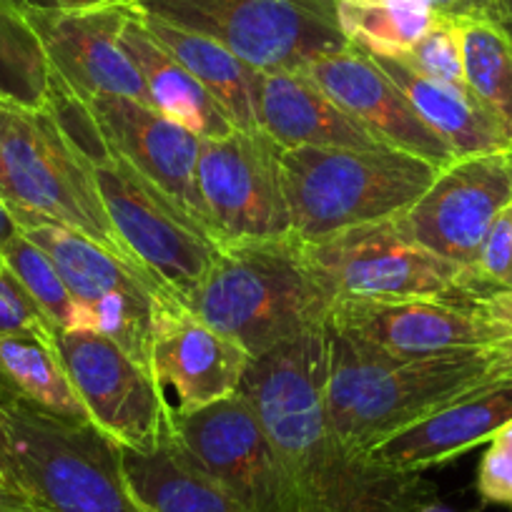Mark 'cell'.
Listing matches in <instances>:
<instances>
[{"mask_svg":"<svg viewBox=\"0 0 512 512\" xmlns=\"http://www.w3.org/2000/svg\"><path fill=\"white\" fill-rule=\"evenodd\" d=\"M329 329L251 359L239 392L262 420L299 512H422L437 487L352 450L327 417Z\"/></svg>","mask_w":512,"mask_h":512,"instance_id":"6da1fadb","label":"cell"},{"mask_svg":"<svg viewBox=\"0 0 512 512\" xmlns=\"http://www.w3.org/2000/svg\"><path fill=\"white\" fill-rule=\"evenodd\" d=\"M512 374V347L387 359L329 332L327 417L342 442L367 455L387 437Z\"/></svg>","mask_w":512,"mask_h":512,"instance_id":"7a4b0ae2","label":"cell"},{"mask_svg":"<svg viewBox=\"0 0 512 512\" xmlns=\"http://www.w3.org/2000/svg\"><path fill=\"white\" fill-rule=\"evenodd\" d=\"M46 108L91 174L108 221L131 262L181 304L189 302L216 259L219 244L214 236L121 159L106 144L86 103L53 76Z\"/></svg>","mask_w":512,"mask_h":512,"instance_id":"3957f363","label":"cell"},{"mask_svg":"<svg viewBox=\"0 0 512 512\" xmlns=\"http://www.w3.org/2000/svg\"><path fill=\"white\" fill-rule=\"evenodd\" d=\"M184 307L241 344L251 359L327 327L332 312L294 234L219 246Z\"/></svg>","mask_w":512,"mask_h":512,"instance_id":"277c9868","label":"cell"},{"mask_svg":"<svg viewBox=\"0 0 512 512\" xmlns=\"http://www.w3.org/2000/svg\"><path fill=\"white\" fill-rule=\"evenodd\" d=\"M0 462L33 512H144L126 490L118 445L91 420L0 402Z\"/></svg>","mask_w":512,"mask_h":512,"instance_id":"5b68a950","label":"cell"},{"mask_svg":"<svg viewBox=\"0 0 512 512\" xmlns=\"http://www.w3.org/2000/svg\"><path fill=\"white\" fill-rule=\"evenodd\" d=\"M289 221L299 241L395 219L410 209L437 166L400 149H284L279 156Z\"/></svg>","mask_w":512,"mask_h":512,"instance_id":"8992f818","label":"cell"},{"mask_svg":"<svg viewBox=\"0 0 512 512\" xmlns=\"http://www.w3.org/2000/svg\"><path fill=\"white\" fill-rule=\"evenodd\" d=\"M131 11L211 38L256 71H302L349 48L334 0H134Z\"/></svg>","mask_w":512,"mask_h":512,"instance_id":"52a82bcc","label":"cell"},{"mask_svg":"<svg viewBox=\"0 0 512 512\" xmlns=\"http://www.w3.org/2000/svg\"><path fill=\"white\" fill-rule=\"evenodd\" d=\"M302 254L314 282L332 304L492 292L477 282L475 272L407 239L395 219L302 241Z\"/></svg>","mask_w":512,"mask_h":512,"instance_id":"ba28073f","label":"cell"},{"mask_svg":"<svg viewBox=\"0 0 512 512\" xmlns=\"http://www.w3.org/2000/svg\"><path fill=\"white\" fill-rule=\"evenodd\" d=\"M0 199L11 214L56 221L131 262L108 221L91 174L46 106L36 111L13 106L3 144Z\"/></svg>","mask_w":512,"mask_h":512,"instance_id":"9c48e42d","label":"cell"},{"mask_svg":"<svg viewBox=\"0 0 512 512\" xmlns=\"http://www.w3.org/2000/svg\"><path fill=\"white\" fill-rule=\"evenodd\" d=\"M13 219L23 236L51 256L71 297L88 312L91 332L111 339L146 372L154 374L151 337L156 314L161 304L174 302V294L131 262L68 226L23 214H13Z\"/></svg>","mask_w":512,"mask_h":512,"instance_id":"30bf717a","label":"cell"},{"mask_svg":"<svg viewBox=\"0 0 512 512\" xmlns=\"http://www.w3.org/2000/svg\"><path fill=\"white\" fill-rule=\"evenodd\" d=\"M282 146L264 131H234L201 139L196 186L216 244L269 241L292 236L282 186Z\"/></svg>","mask_w":512,"mask_h":512,"instance_id":"8fae6325","label":"cell"},{"mask_svg":"<svg viewBox=\"0 0 512 512\" xmlns=\"http://www.w3.org/2000/svg\"><path fill=\"white\" fill-rule=\"evenodd\" d=\"M56 349L103 435L139 452L159 447L174 425V405L154 374L101 334L56 332Z\"/></svg>","mask_w":512,"mask_h":512,"instance_id":"7c38bea8","label":"cell"},{"mask_svg":"<svg viewBox=\"0 0 512 512\" xmlns=\"http://www.w3.org/2000/svg\"><path fill=\"white\" fill-rule=\"evenodd\" d=\"M475 297L337 302L329 312L327 329L362 352L387 359L512 347V339L477 312Z\"/></svg>","mask_w":512,"mask_h":512,"instance_id":"4fadbf2b","label":"cell"},{"mask_svg":"<svg viewBox=\"0 0 512 512\" xmlns=\"http://www.w3.org/2000/svg\"><path fill=\"white\" fill-rule=\"evenodd\" d=\"M510 201L512 146H507L447 164L425 194L395 216V224L417 246L472 272L492 221Z\"/></svg>","mask_w":512,"mask_h":512,"instance_id":"5bb4252c","label":"cell"},{"mask_svg":"<svg viewBox=\"0 0 512 512\" xmlns=\"http://www.w3.org/2000/svg\"><path fill=\"white\" fill-rule=\"evenodd\" d=\"M174 432L186 452L249 512H299L277 450L241 392L201 410L174 407Z\"/></svg>","mask_w":512,"mask_h":512,"instance_id":"9a60e30c","label":"cell"},{"mask_svg":"<svg viewBox=\"0 0 512 512\" xmlns=\"http://www.w3.org/2000/svg\"><path fill=\"white\" fill-rule=\"evenodd\" d=\"M131 6L96 11L23 13L41 41L51 76L81 101L98 96L131 98L154 108L141 71L121 46V28Z\"/></svg>","mask_w":512,"mask_h":512,"instance_id":"2e32d148","label":"cell"},{"mask_svg":"<svg viewBox=\"0 0 512 512\" xmlns=\"http://www.w3.org/2000/svg\"><path fill=\"white\" fill-rule=\"evenodd\" d=\"M302 73L392 149L430 161L437 169L457 159L455 151L417 116L395 81L359 48L349 46L314 58Z\"/></svg>","mask_w":512,"mask_h":512,"instance_id":"e0dca14e","label":"cell"},{"mask_svg":"<svg viewBox=\"0 0 512 512\" xmlns=\"http://www.w3.org/2000/svg\"><path fill=\"white\" fill-rule=\"evenodd\" d=\"M83 103L91 111L106 144L209 231L196 186V164L201 154L199 136L156 108L131 98L98 96Z\"/></svg>","mask_w":512,"mask_h":512,"instance_id":"ac0fdd59","label":"cell"},{"mask_svg":"<svg viewBox=\"0 0 512 512\" xmlns=\"http://www.w3.org/2000/svg\"><path fill=\"white\" fill-rule=\"evenodd\" d=\"M249 362L241 344L181 302L161 304L151 337V369L164 390H174L176 410H201L239 392Z\"/></svg>","mask_w":512,"mask_h":512,"instance_id":"d6986e66","label":"cell"},{"mask_svg":"<svg viewBox=\"0 0 512 512\" xmlns=\"http://www.w3.org/2000/svg\"><path fill=\"white\" fill-rule=\"evenodd\" d=\"M512 422V374L485 390L465 397L447 410L387 437L367 452L382 465L407 472H425L490 442Z\"/></svg>","mask_w":512,"mask_h":512,"instance_id":"ffe728a7","label":"cell"},{"mask_svg":"<svg viewBox=\"0 0 512 512\" xmlns=\"http://www.w3.org/2000/svg\"><path fill=\"white\" fill-rule=\"evenodd\" d=\"M259 131L282 149H392L319 91L302 71L264 73Z\"/></svg>","mask_w":512,"mask_h":512,"instance_id":"44dd1931","label":"cell"},{"mask_svg":"<svg viewBox=\"0 0 512 512\" xmlns=\"http://www.w3.org/2000/svg\"><path fill=\"white\" fill-rule=\"evenodd\" d=\"M118 462L126 490L144 512H249L186 452L174 425L151 452L118 445Z\"/></svg>","mask_w":512,"mask_h":512,"instance_id":"7402d4cb","label":"cell"},{"mask_svg":"<svg viewBox=\"0 0 512 512\" xmlns=\"http://www.w3.org/2000/svg\"><path fill=\"white\" fill-rule=\"evenodd\" d=\"M367 56L395 81L417 116L455 151L457 159L512 146V131L507 123L472 91H457L430 81L402 58L372 56V53Z\"/></svg>","mask_w":512,"mask_h":512,"instance_id":"603a6c76","label":"cell"},{"mask_svg":"<svg viewBox=\"0 0 512 512\" xmlns=\"http://www.w3.org/2000/svg\"><path fill=\"white\" fill-rule=\"evenodd\" d=\"M118 41L141 71L156 111L164 113L179 126L189 128L191 134H196L199 139L216 141L234 134L236 128L224 113V108L146 31V26L134 11L128 13Z\"/></svg>","mask_w":512,"mask_h":512,"instance_id":"cb8c5ba5","label":"cell"},{"mask_svg":"<svg viewBox=\"0 0 512 512\" xmlns=\"http://www.w3.org/2000/svg\"><path fill=\"white\" fill-rule=\"evenodd\" d=\"M136 13V11H134ZM146 31L209 91V96L224 108L236 131H259V96H262V71L236 58L211 38L184 31L159 18L141 16Z\"/></svg>","mask_w":512,"mask_h":512,"instance_id":"d4e9b609","label":"cell"},{"mask_svg":"<svg viewBox=\"0 0 512 512\" xmlns=\"http://www.w3.org/2000/svg\"><path fill=\"white\" fill-rule=\"evenodd\" d=\"M0 402H21L71 420H88L58 357L56 339L41 334H0Z\"/></svg>","mask_w":512,"mask_h":512,"instance_id":"484cf974","label":"cell"},{"mask_svg":"<svg viewBox=\"0 0 512 512\" xmlns=\"http://www.w3.org/2000/svg\"><path fill=\"white\" fill-rule=\"evenodd\" d=\"M337 26L354 48L372 56H405L437 21L425 0H334Z\"/></svg>","mask_w":512,"mask_h":512,"instance_id":"4316f807","label":"cell"},{"mask_svg":"<svg viewBox=\"0 0 512 512\" xmlns=\"http://www.w3.org/2000/svg\"><path fill=\"white\" fill-rule=\"evenodd\" d=\"M0 262L6 264L8 272L26 289L28 297L36 302L56 332H91L88 312L71 297L56 264L41 246L18 231L0 249Z\"/></svg>","mask_w":512,"mask_h":512,"instance_id":"83f0119b","label":"cell"},{"mask_svg":"<svg viewBox=\"0 0 512 512\" xmlns=\"http://www.w3.org/2000/svg\"><path fill=\"white\" fill-rule=\"evenodd\" d=\"M51 96V66L26 16L0 6V98L21 108H43Z\"/></svg>","mask_w":512,"mask_h":512,"instance_id":"f1b7e54d","label":"cell"},{"mask_svg":"<svg viewBox=\"0 0 512 512\" xmlns=\"http://www.w3.org/2000/svg\"><path fill=\"white\" fill-rule=\"evenodd\" d=\"M460 23L467 88L512 131V43L490 18Z\"/></svg>","mask_w":512,"mask_h":512,"instance_id":"f546056e","label":"cell"},{"mask_svg":"<svg viewBox=\"0 0 512 512\" xmlns=\"http://www.w3.org/2000/svg\"><path fill=\"white\" fill-rule=\"evenodd\" d=\"M402 58L410 63L417 73L442 86L470 91L465 81V66H462V36L460 23L452 18H437L430 31L405 53Z\"/></svg>","mask_w":512,"mask_h":512,"instance_id":"4dcf8cb0","label":"cell"},{"mask_svg":"<svg viewBox=\"0 0 512 512\" xmlns=\"http://www.w3.org/2000/svg\"><path fill=\"white\" fill-rule=\"evenodd\" d=\"M472 272L485 289H512V201L492 221Z\"/></svg>","mask_w":512,"mask_h":512,"instance_id":"1f68e13d","label":"cell"},{"mask_svg":"<svg viewBox=\"0 0 512 512\" xmlns=\"http://www.w3.org/2000/svg\"><path fill=\"white\" fill-rule=\"evenodd\" d=\"M8 332H31L56 339V329L51 327V322L43 317L26 289L8 272L6 264L0 262V334Z\"/></svg>","mask_w":512,"mask_h":512,"instance_id":"d6a6232c","label":"cell"},{"mask_svg":"<svg viewBox=\"0 0 512 512\" xmlns=\"http://www.w3.org/2000/svg\"><path fill=\"white\" fill-rule=\"evenodd\" d=\"M477 492L492 505H512V452L490 442L477 470Z\"/></svg>","mask_w":512,"mask_h":512,"instance_id":"836d02e7","label":"cell"},{"mask_svg":"<svg viewBox=\"0 0 512 512\" xmlns=\"http://www.w3.org/2000/svg\"><path fill=\"white\" fill-rule=\"evenodd\" d=\"M472 302L487 322L500 327L512 339V289H492V292L477 294Z\"/></svg>","mask_w":512,"mask_h":512,"instance_id":"e575fe53","label":"cell"},{"mask_svg":"<svg viewBox=\"0 0 512 512\" xmlns=\"http://www.w3.org/2000/svg\"><path fill=\"white\" fill-rule=\"evenodd\" d=\"M442 18L465 21V18H490L492 0H425Z\"/></svg>","mask_w":512,"mask_h":512,"instance_id":"d590c367","label":"cell"},{"mask_svg":"<svg viewBox=\"0 0 512 512\" xmlns=\"http://www.w3.org/2000/svg\"><path fill=\"white\" fill-rule=\"evenodd\" d=\"M490 21L500 28L507 36V41L512 43V0H492Z\"/></svg>","mask_w":512,"mask_h":512,"instance_id":"8d00e7d4","label":"cell"},{"mask_svg":"<svg viewBox=\"0 0 512 512\" xmlns=\"http://www.w3.org/2000/svg\"><path fill=\"white\" fill-rule=\"evenodd\" d=\"M134 0H58L61 11H96V8L131 6Z\"/></svg>","mask_w":512,"mask_h":512,"instance_id":"74e56055","label":"cell"},{"mask_svg":"<svg viewBox=\"0 0 512 512\" xmlns=\"http://www.w3.org/2000/svg\"><path fill=\"white\" fill-rule=\"evenodd\" d=\"M16 234H18L16 219H13V214H11V209L6 206V201L0 199V249H3V246H6Z\"/></svg>","mask_w":512,"mask_h":512,"instance_id":"f35d334b","label":"cell"},{"mask_svg":"<svg viewBox=\"0 0 512 512\" xmlns=\"http://www.w3.org/2000/svg\"><path fill=\"white\" fill-rule=\"evenodd\" d=\"M11 111H13V103H8L0 98V184H3V144H6L8 123H11Z\"/></svg>","mask_w":512,"mask_h":512,"instance_id":"ab89813d","label":"cell"},{"mask_svg":"<svg viewBox=\"0 0 512 512\" xmlns=\"http://www.w3.org/2000/svg\"><path fill=\"white\" fill-rule=\"evenodd\" d=\"M21 13L28 11H58V0H11Z\"/></svg>","mask_w":512,"mask_h":512,"instance_id":"60d3db41","label":"cell"},{"mask_svg":"<svg viewBox=\"0 0 512 512\" xmlns=\"http://www.w3.org/2000/svg\"><path fill=\"white\" fill-rule=\"evenodd\" d=\"M490 442H495V445L505 447V450H510V452H512V422H510V425L502 427V430L497 432V435L492 437Z\"/></svg>","mask_w":512,"mask_h":512,"instance_id":"b9f144b4","label":"cell"},{"mask_svg":"<svg viewBox=\"0 0 512 512\" xmlns=\"http://www.w3.org/2000/svg\"><path fill=\"white\" fill-rule=\"evenodd\" d=\"M8 512H33V510H31V505H28V502H23V505L13 507V510H8Z\"/></svg>","mask_w":512,"mask_h":512,"instance_id":"7bdbcfd3","label":"cell"},{"mask_svg":"<svg viewBox=\"0 0 512 512\" xmlns=\"http://www.w3.org/2000/svg\"><path fill=\"white\" fill-rule=\"evenodd\" d=\"M422 512H450V510H445V507H440L435 502V505H430V507H427V510H422Z\"/></svg>","mask_w":512,"mask_h":512,"instance_id":"ee69618b","label":"cell"},{"mask_svg":"<svg viewBox=\"0 0 512 512\" xmlns=\"http://www.w3.org/2000/svg\"><path fill=\"white\" fill-rule=\"evenodd\" d=\"M0 6H6V8H13V11H18V8H16V6H13L11 0H0ZM18 13H21V11H18Z\"/></svg>","mask_w":512,"mask_h":512,"instance_id":"f6af8a7d","label":"cell"}]
</instances>
